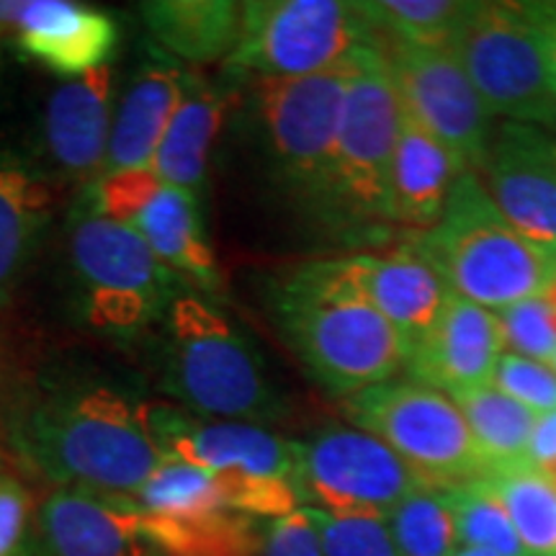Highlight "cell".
I'll list each match as a JSON object with an SVG mask.
<instances>
[{
    "label": "cell",
    "instance_id": "6da1fadb",
    "mask_svg": "<svg viewBox=\"0 0 556 556\" xmlns=\"http://www.w3.org/2000/svg\"><path fill=\"white\" fill-rule=\"evenodd\" d=\"M3 435L16 458L54 486L135 495L163 454L148 402L96 371H52L13 394Z\"/></svg>",
    "mask_w": 556,
    "mask_h": 556
},
{
    "label": "cell",
    "instance_id": "7a4b0ae2",
    "mask_svg": "<svg viewBox=\"0 0 556 556\" xmlns=\"http://www.w3.org/2000/svg\"><path fill=\"white\" fill-rule=\"evenodd\" d=\"M268 312L304 371L332 397H353L405 368L407 340L368 304L343 258L270 278Z\"/></svg>",
    "mask_w": 556,
    "mask_h": 556
},
{
    "label": "cell",
    "instance_id": "3957f363",
    "mask_svg": "<svg viewBox=\"0 0 556 556\" xmlns=\"http://www.w3.org/2000/svg\"><path fill=\"white\" fill-rule=\"evenodd\" d=\"M358 54L309 78H238V122L263 178L291 208L323 225H330L338 127Z\"/></svg>",
    "mask_w": 556,
    "mask_h": 556
},
{
    "label": "cell",
    "instance_id": "277c9868",
    "mask_svg": "<svg viewBox=\"0 0 556 556\" xmlns=\"http://www.w3.org/2000/svg\"><path fill=\"white\" fill-rule=\"evenodd\" d=\"M150 338L157 387L186 413L253 426L287 415L258 345L201 291L178 296Z\"/></svg>",
    "mask_w": 556,
    "mask_h": 556
},
{
    "label": "cell",
    "instance_id": "5b68a950",
    "mask_svg": "<svg viewBox=\"0 0 556 556\" xmlns=\"http://www.w3.org/2000/svg\"><path fill=\"white\" fill-rule=\"evenodd\" d=\"M70 307L83 328L114 340L150 338L178 296L197 291L129 227L83 204L65 227Z\"/></svg>",
    "mask_w": 556,
    "mask_h": 556
},
{
    "label": "cell",
    "instance_id": "8992f818",
    "mask_svg": "<svg viewBox=\"0 0 556 556\" xmlns=\"http://www.w3.org/2000/svg\"><path fill=\"white\" fill-rule=\"evenodd\" d=\"M456 296L484 309H505L539 296L556 281V258L507 222L477 173L451 189L441 219L417 232L413 245Z\"/></svg>",
    "mask_w": 556,
    "mask_h": 556
},
{
    "label": "cell",
    "instance_id": "52a82bcc",
    "mask_svg": "<svg viewBox=\"0 0 556 556\" xmlns=\"http://www.w3.org/2000/svg\"><path fill=\"white\" fill-rule=\"evenodd\" d=\"M148 426L160 454L217 477L229 510L274 520L302 505L299 441L253 422L206 420L170 402H148Z\"/></svg>",
    "mask_w": 556,
    "mask_h": 556
},
{
    "label": "cell",
    "instance_id": "ba28073f",
    "mask_svg": "<svg viewBox=\"0 0 556 556\" xmlns=\"http://www.w3.org/2000/svg\"><path fill=\"white\" fill-rule=\"evenodd\" d=\"M374 34L358 3L345 0H250L229 78H309L351 62Z\"/></svg>",
    "mask_w": 556,
    "mask_h": 556
},
{
    "label": "cell",
    "instance_id": "9c48e42d",
    "mask_svg": "<svg viewBox=\"0 0 556 556\" xmlns=\"http://www.w3.org/2000/svg\"><path fill=\"white\" fill-rule=\"evenodd\" d=\"M402 106L381 39L361 50L340 114L330 227L392 222V165Z\"/></svg>",
    "mask_w": 556,
    "mask_h": 556
},
{
    "label": "cell",
    "instance_id": "30bf717a",
    "mask_svg": "<svg viewBox=\"0 0 556 556\" xmlns=\"http://www.w3.org/2000/svg\"><path fill=\"white\" fill-rule=\"evenodd\" d=\"M353 428L387 443L433 490L477 482L486 464L462 409L448 394L417 381H384L340 400Z\"/></svg>",
    "mask_w": 556,
    "mask_h": 556
},
{
    "label": "cell",
    "instance_id": "8fae6325",
    "mask_svg": "<svg viewBox=\"0 0 556 556\" xmlns=\"http://www.w3.org/2000/svg\"><path fill=\"white\" fill-rule=\"evenodd\" d=\"M448 47L492 116L556 135V83L518 3H475Z\"/></svg>",
    "mask_w": 556,
    "mask_h": 556
},
{
    "label": "cell",
    "instance_id": "7c38bea8",
    "mask_svg": "<svg viewBox=\"0 0 556 556\" xmlns=\"http://www.w3.org/2000/svg\"><path fill=\"white\" fill-rule=\"evenodd\" d=\"M96 214L129 227L165 266L201 294H217L222 270L204 229V204L160 180L150 168L119 170L80 191Z\"/></svg>",
    "mask_w": 556,
    "mask_h": 556
},
{
    "label": "cell",
    "instance_id": "4fadbf2b",
    "mask_svg": "<svg viewBox=\"0 0 556 556\" xmlns=\"http://www.w3.org/2000/svg\"><path fill=\"white\" fill-rule=\"evenodd\" d=\"M422 486L387 443L353 426L319 428L299 443V500L328 516L387 520Z\"/></svg>",
    "mask_w": 556,
    "mask_h": 556
},
{
    "label": "cell",
    "instance_id": "5bb4252c",
    "mask_svg": "<svg viewBox=\"0 0 556 556\" xmlns=\"http://www.w3.org/2000/svg\"><path fill=\"white\" fill-rule=\"evenodd\" d=\"M384 54L400 106L430 131L467 173L482 170L495 131L492 119L451 47L384 41Z\"/></svg>",
    "mask_w": 556,
    "mask_h": 556
},
{
    "label": "cell",
    "instance_id": "9a60e30c",
    "mask_svg": "<svg viewBox=\"0 0 556 556\" xmlns=\"http://www.w3.org/2000/svg\"><path fill=\"white\" fill-rule=\"evenodd\" d=\"M114 109L116 75L111 65L58 83L41 101L26 157L58 189H88L106 163Z\"/></svg>",
    "mask_w": 556,
    "mask_h": 556
},
{
    "label": "cell",
    "instance_id": "2e32d148",
    "mask_svg": "<svg viewBox=\"0 0 556 556\" xmlns=\"http://www.w3.org/2000/svg\"><path fill=\"white\" fill-rule=\"evenodd\" d=\"M500 214L528 242L556 258V157L554 135L503 122L479 170Z\"/></svg>",
    "mask_w": 556,
    "mask_h": 556
},
{
    "label": "cell",
    "instance_id": "e0dca14e",
    "mask_svg": "<svg viewBox=\"0 0 556 556\" xmlns=\"http://www.w3.org/2000/svg\"><path fill=\"white\" fill-rule=\"evenodd\" d=\"M505 348L495 312L451 294L433 328L409 345L405 371L409 381L456 397L492 384Z\"/></svg>",
    "mask_w": 556,
    "mask_h": 556
},
{
    "label": "cell",
    "instance_id": "ac0fdd59",
    "mask_svg": "<svg viewBox=\"0 0 556 556\" xmlns=\"http://www.w3.org/2000/svg\"><path fill=\"white\" fill-rule=\"evenodd\" d=\"M34 556H160L127 497L54 486L37 507Z\"/></svg>",
    "mask_w": 556,
    "mask_h": 556
},
{
    "label": "cell",
    "instance_id": "d6986e66",
    "mask_svg": "<svg viewBox=\"0 0 556 556\" xmlns=\"http://www.w3.org/2000/svg\"><path fill=\"white\" fill-rule=\"evenodd\" d=\"M11 45L24 60L67 80L109 65L119 26L106 11L73 0H24Z\"/></svg>",
    "mask_w": 556,
    "mask_h": 556
},
{
    "label": "cell",
    "instance_id": "ffe728a7",
    "mask_svg": "<svg viewBox=\"0 0 556 556\" xmlns=\"http://www.w3.org/2000/svg\"><path fill=\"white\" fill-rule=\"evenodd\" d=\"M60 189L26 157L0 148V309L11 307L58 219Z\"/></svg>",
    "mask_w": 556,
    "mask_h": 556
},
{
    "label": "cell",
    "instance_id": "44dd1931",
    "mask_svg": "<svg viewBox=\"0 0 556 556\" xmlns=\"http://www.w3.org/2000/svg\"><path fill=\"white\" fill-rule=\"evenodd\" d=\"M343 263L361 294L407 340V345L433 328L454 294L438 270L409 245L394 253L348 255Z\"/></svg>",
    "mask_w": 556,
    "mask_h": 556
},
{
    "label": "cell",
    "instance_id": "7402d4cb",
    "mask_svg": "<svg viewBox=\"0 0 556 556\" xmlns=\"http://www.w3.org/2000/svg\"><path fill=\"white\" fill-rule=\"evenodd\" d=\"M184 80L186 67L160 52L131 73L122 93H116L114 124L101 176L150 168L176 114Z\"/></svg>",
    "mask_w": 556,
    "mask_h": 556
},
{
    "label": "cell",
    "instance_id": "603a6c76",
    "mask_svg": "<svg viewBox=\"0 0 556 556\" xmlns=\"http://www.w3.org/2000/svg\"><path fill=\"white\" fill-rule=\"evenodd\" d=\"M232 90L186 70L184 93L155 152L150 170L160 180L189 191L204 204L208 193V165L222 124L227 119Z\"/></svg>",
    "mask_w": 556,
    "mask_h": 556
},
{
    "label": "cell",
    "instance_id": "cb8c5ba5",
    "mask_svg": "<svg viewBox=\"0 0 556 556\" xmlns=\"http://www.w3.org/2000/svg\"><path fill=\"white\" fill-rule=\"evenodd\" d=\"M137 13L155 52L178 65H225L238 47L242 3L235 0H148Z\"/></svg>",
    "mask_w": 556,
    "mask_h": 556
},
{
    "label": "cell",
    "instance_id": "d4e9b609",
    "mask_svg": "<svg viewBox=\"0 0 556 556\" xmlns=\"http://www.w3.org/2000/svg\"><path fill=\"white\" fill-rule=\"evenodd\" d=\"M464 168L438 139L402 111L392 165V222L426 232L441 219Z\"/></svg>",
    "mask_w": 556,
    "mask_h": 556
},
{
    "label": "cell",
    "instance_id": "484cf974",
    "mask_svg": "<svg viewBox=\"0 0 556 556\" xmlns=\"http://www.w3.org/2000/svg\"><path fill=\"white\" fill-rule=\"evenodd\" d=\"M139 523L144 539L160 556H261L263 531L255 518L235 510H214L191 518L139 513Z\"/></svg>",
    "mask_w": 556,
    "mask_h": 556
},
{
    "label": "cell",
    "instance_id": "4316f807",
    "mask_svg": "<svg viewBox=\"0 0 556 556\" xmlns=\"http://www.w3.org/2000/svg\"><path fill=\"white\" fill-rule=\"evenodd\" d=\"M451 400L462 409L486 471L528 464V443L536 426V415L492 384L456 394Z\"/></svg>",
    "mask_w": 556,
    "mask_h": 556
},
{
    "label": "cell",
    "instance_id": "83f0119b",
    "mask_svg": "<svg viewBox=\"0 0 556 556\" xmlns=\"http://www.w3.org/2000/svg\"><path fill=\"white\" fill-rule=\"evenodd\" d=\"M500 500L531 556H556V486L531 464L486 471L479 479Z\"/></svg>",
    "mask_w": 556,
    "mask_h": 556
},
{
    "label": "cell",
    "instance_id": "f1b7e54d",
    "mask_svg": "<svg viewBox=\"0 0 556 556\" xmlns=\"http://www.w3.org/2000/svg\"><path fill=\"white\" fill-rule=\"evenodd\" d=\"M127 500L135 505V510L157 518H191L229 510L212 471L168 456H163L155 471Z\"/></svg>",
    "mask_w": 556,
    "mask_h": 556
},
{
    "label": "cell",
    "instance_id": "f546056e",
    "mask_svg": "<svg viewBox=\"0 0 556 556\" xmlns=\"http://www.w3.org/2000/svg\"><path fill=\"white\" fill-rule=\"evenodd\" d=\"M374 34L384 41L448 47L471 11L469 0H374L358 3Z\"/></svg>",
    "mask_w": 556,
    "mask_h": 556
},
{
    "label": "cell",
    "instance_id": "4dcf8cb0",
    "mask_svg": "<svg viewBox=\"0 0 556 556\" xmlns=\"http://www.w3.org/2000/svg\"><path fill=\"white\" fill-rule=\"evenodd\" d=\"M400 556H456L458 531L446 490L422 486L387 518Z\"/></svg>",
    "mask_w": 556,
    "mask_h": 556
},
{
    "label": "cell",
    "instance_id": "1f68e13d",
    "mask_svg": "<svg viewBox=\"0 0 556 556\" xmlns=\"http://www.w3.org/2000/svg\"><path fill=\"white\" fill-rule=\"evenodd\" d=\"M446 495L456 518L458 544L464 548H484L497 556H531L518 539L505 507L479 479L446 490Z\"/></svg>",
    "mask_w": 556,
    "mask_h": 556
},
{
    "label": "cell",
    "instance_id": "d6a6232c",
    "mask_svg": "<svg viewBox=\"0 0 556 556\" xmlns=\"http://www.w3.org/2000/svg\"><path fill=\"white\" fill-rule=\"evenodd\" d=\"M495 315L503 328L505 345L516 348L518 356L552 366L556 358V319L546 294L523 299Z\"/></svg>",
    "mask_w": 556,
    "mask_h": 556
},
{
    "label": "cell",
    "instance_id": "836d02e7",
    "mask_svg": "<svg viewBox=\"0 0 556 556\" xmlns=\"http://www.w3.org/2000/svg\"><path fill=\"white\" fill-rule=\"evenodd\" d=\"M323 556H400L381 518H338L317 510Z\"/></svg>",
    "mask_w": 556,
    "mask_h": 556
},
{
    "label": "cell",
    "instance_id": "e575fe53",
    "mask_svg": "<svg viewBox=\"0 0 556 556\" xmlns=\"http://www.w3.org/2000/svg\"><path fill=\"white\" fill-rule=\"evenodd\" d=\"M492 387L536 417L556 413V371L541 361L505 353L497 364Z\"/></svg>",
    "mask_w": 556,
    "mask_h": 556
},
{
    "label": "cell",
    "instance_id": "d590c367",
    "mask_svg": "<svg viewBox=\"0 0 556 556\" xmlns=\"http://www.w3.org/2000/svg\"><path fill=\"white\" fill-rule=\"evenodd\" d=\"M39 503L13 475H0V556H34Z\"/></svg>",
    "mask_w": 556,
    "mask_h": 556
},
{
    "label": "cell",
    "instance_id": "8d00e7d4",
    "mask_svg": "<svg viewBox=\"0 0 556 556\" xmlns=\"http://www.w3.org/2000/svg\"><path fill=\"white\" fill-rule=\"evenodd\" d=\"M261 556H323L315 507H296L283 518H274L263 531Z\"/></svg>",
    "mask_w": 556,
    "mask_h": 556
},
{
    "label": "cell",
    "instance_id": "74e56055",
    "mask_svg": "<svg viewBox=\"0 0 556 556\" xmlns=\"http://www.w3.org/2000/svg\"><path fill=\"white\" fill-rule=\"evenodd\" d=\"M520 13H523L528 26L536 34L541 52H544L548 73L556 83V0H528V3H518Z\"/></svg>",
    "mask_w": 556,
    "mask_h": 556
},
{
    "label": "cell",
    "instance_id": "f35d334b",
    "mask_svg": "<svg viewBox=\"0 0 556 556\" xmlns=\"http://www.w3.org/2000/svg\"><path fill=\"white\" fill-rule=\"evenodd\" d=\"M528 464L544 475L556 469V413L536 417L531 443H528Z\"/></svg>",
    "mask_w": 556,
    "mask_h": 556
},
{
    "label": "cell",
    "instance_id": "ab89813d",
    "mask_svg": "<svg viewBox=\"0 0 556 556\" xmlns=\"http://www.w3.org/2000/svg\"><path fill=\"white\" fill-rule=\"evenodd\" d=\"M456 556H497V554L484 552V548H458Z\"/></svg>",
    "mask_w": 556,
    "mask_h": 556
},
{
    "label": "cell",
    "instance_id": "60d3db41",
    "mask_svg": "<svg viewBox=\"0 0 556 556\" xmlns=\"http://www.w3.org/2000/svg\"><path fill=\"white\" fill-rule=\"evenodd\" d=\"M3 368H5V343L3 338H0V374H3Z\"/></svg>",
    "mask_w": 556,
    "mask_h": 556
},
{
    "label": "cell",
    "instance_id": "b9f144b4",
    "mask_svg": "<svg viewBox=\"0 0 556 556\" xmlns=\"http://www.w3.org/2000/svg\"><path fill=\"white\" fill-rule=\"evenodd\" d=\"M552 368H554V371H556V358H554V361H552Z\"/></svg>",
    "mask_w": 556,
    "mask_h": 556
},
{
    "label": "cell",
    "instance_id": "7bdbcfd3",
    "mask_svg": "<svg viewBox=\"0 0 556 556\" xmlns=\"http://www.w3.org/2000/svg\"><path fill=\"white\" fill-rule=\"evenodd\" d=\"M554 157H556V137H554Z\"/></svg>",
    "mask_w": 556,
    "mask_h": 556
}]
</instances>
